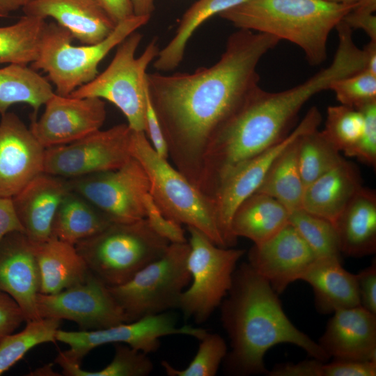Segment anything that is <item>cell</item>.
Instances as JSON below:
<instances>
[{"label":"cell","mask_w":376,"mask_h":376,"mask_svg":"<svg viewBox=\"0 0 376 376\" xmlns=\"http://www.w3.org/2000/svg\"><path fill=\"white\" fill-rule=\"evenodd\" d=\"M170 244L144 218L132 223H111L75 246L88 271L108 287H113L126 283L161 257Z\"/></svg>","instance_id":"cell-6"},{"label":"cell","mask_w":376,"mask_h":376,"mask_svg":"<svg viewBox=\"0 0 376 376\" xmlns=\"http://www.w3.org/2000/svg\"><path fill=\"white\" fill-rule=\"evenodd\" d=\"M36 304L40 318L71 320L81 331L102 329L128 322L108 286L90 272L84 282L59 292H39Z\"/></svg>","instance_id":"cell-14"},{"label":"cell","mask_w":376,"mask_h":376,"mask_svg":"<svg viewBox=\"0 0 376 376\" xmlns=\"http://www.w3.org/2000/svg\"><path fill=\"white\" fill-rule=\"evenodd\" d=\"M45 105L42 115L34 117L29 127L45 148L68 144L100 130L107 116L105 104L97 97L54 93Z\"/></svg>","instance_id":"cell-16"},{"label":"cell","mask_w":376,"mask_h":376,"mask_svg":"<svg viewBox=\"0 0 376 376\" xmlns=\"http://www.w3.org/2000/svg\"><path fill=\"white\" fill-rule=\"evenodd\" d=\"M115 345L112 361L100 370H85L81 364L69 360L61 352L54 361L61 368L63 375L68 376H146L152 372L153 363L148 354L125 344Z\"/></svg>","instance_id":"cell-35"},{"label":"cell","mask_w":376,"mask_h":376,"mask_svg":"<svg viewBox=\"0 0 376 376\" xmlns=\"http://www.w3.org/2000/svg\"><path fill=\"white\" fill-rule=\"evenodd\" d=\"M361 306L376 315V263L356 274Z\"/></svg>","instance_id":"cell-45"},{"label":"cell","mask_w":376,"mask_h":376,"mask_svg":"<svg viewBox=\"0 0 376 376\" xmlns=\"http://www.w3.org/2000/svg\"><path fill=\"white\" fill-rule=\"evenodd\" d=\"M70 190L68 179L43 173L12 198L24 233L32 244L52 237L56 212Z\"/></svg>","instance_id":"cell-21"},{"label":"cell","mask_w":376,"mask_h":376,"mask_svg":"<svg viewBox=\"0 0 376 376\" xmlns=\"http://www.w3.org/2000/svg\"><path fill=\"white\" fill-rule=\"evenodd\" d=\"M329 90L340 104L358 109L376 100V75L363 69L335 81Z\"/></svg>","instance_id":"cell-39"},{"label":"cell","mask_w":376,"mask_h":376,"mask_svg":"<svg viewBox=\"0 0 376 376\" xmlns=\"http://www.w3.org/2000/svg\"><path fill=\"white\" fill-rule=\"evenodd\" d=\"M206 332L204 329L190 325L178 327L175 315L164 312L98 330L64 331L58 329L56 339L69 346L68 350L62 352L63 355L81 364L89 352L106 344L123 343L148 354L159 348L162 337L182 334L200 340Z\"/></svg>","instance_id":"cell-13"},{"label":"cell","mask_w":376,"mask_h":376,"mask_svg":"<svg viewBox=\"0 0 376 376\" xmlns=\"http://www.w3.org/2000/svg\"><path fill=\"white\" fill-rule=\"evenodd\" d=\"M150 16L133 15L118 23L113 31L100 42L74 46L70 32L56 22L46 23L35 70H42L56 87L55 93L68 96L97 75L100 63L128 36L146 24Z\"/></svg>","instance_id":"cell-7"},{"label":"cell","mask_w":376,"mask_h":376,"mask_svg":"<svg viewBox=\"0 0 376 376\" xmlns=\"http://www.w3.org/2000/svg\"><path fill=\"white\" fill-rule=\"evenodd\" d=\"M246 0H198L182 15L173 38L159 50L153 67L166 72L175 69L182 62L188 41L195 31L207 19Z\"/></svg>","instance_id":"cell-30"},{"label":"cell","mask_w":376,"mask_h":376,"mask_svg":"<svg viewBox=\"0 0 376 376\" xmlns=\"http://www.w3.org/2000/svg\"><path fill=\"white\" fill-rule=\"evenodd\" d=\"M289 211L276 199L256 191L237 206L230 229L236 239L243 237L259 244L289 224Z\"/></svg>","instance_id":"cell-27"},{"label":"cell","mask_w":376,"mask_h":376,"mask_svg":"<svg viewBox=\"0 0 376 376\" xmlns=\"http://www.w3.org/2000/svg\"><path fill=\"white\" fill-rule=\"evenodd\" d=\"M363 127V116L360 110L340 104L327 110L324 133L344 154L358 141Z\"/></svg>","instance_id":"cell-38"},{"label":"cell","mask_w":376,"mask_h":376,"mask_svg":"<svg viewBox=\"0 0 376 376\" xmlns=\"http://www.w3.org/2000/svg\"><path fill=\"white\" fill-rule=\"evenodd\" d=\"M187 228L191 281L181 295L178 308L185 317L201 324L210 317L228 294L244 250L219 246L199 230L191 226Z\"/></svg>","instance_id":"cell-10"},{"label":"cell","mask_w":376,"mask_h":376,"mask_svg":"<svg viewBox=\"0 0 376 376\" xmlns=\"http://www.w3.org/2000/svg\"><path fill=\"white\" fill-rule=\"evenodd\" d=\"M146 134L150 139L152 148L162 157L168 159V146L160 126L158 118L150 102L147 92V104L146 112Z\"/></svg>","instance_id":"cell-47"},{"label":"cell","mask_w":376,"mask_h":376,"mask_svg":"<svg viewBox=\"0 0 376 376\" xmlns=\"http://www.w3.org/2000/svg\"><path fill=\"white\" fill-rule=\"evenodd\" d=\"M0 290L17 303L26 322L40 318L36 304L40 274L33 244L24 233H8L0 242Z\"/></svg>","instance_id":"cell-19"},{"label":"cell","mask_w":376,"mask_h":376,"mask_svg":"<svg viewBox=\"0 0 376 376\" xmlns=\"http://www.w3.org/2000/svg\"><path fill=\"white\" fill-rule=\"evenodd\" d=\"M133 130L120 124L68 144L45 149L44 173L72 179L115 170L132 157Z\"/></svg>","instance_id":"cell-11"},{"label":"cell","mask_w":376,"mask_h":376,"mask_svg":"<svg viewBox=\"0 0 376 376\" xmlns=\"http://www.w3.org/2000/svg\"><path fill=\"white\" fill-rule=\"evenodd\" d=\"M45 19L24 15L0 27V64L33 63L38 58Z\"/></svg>","instance_id":"cell-32"},{"label":"cell","mask_w":376,"mask_h":376,"mask_svg":"<svg viewBox=\"0 0 376 376\" xmlns=\"http://www.w3.org/2000/svg\"><path fill=\"white\" fill-rule=\"evenodd\" d=\"M111 223L88 201L70 189L56 212L52 236L75 245L100 233Z\"/></svg>","instance_id":"cell-28"},{"label":"cell","mask_w":376,"mask_h":376,"mask_svg":"<svg viewBox=\"0 0 376 376\" xmlns=\"http://www.w3.org/2000/svg\"><path fill=\"white\" fill-rule=\"evenodd\" d=\"M131 154L141 164L150 183V194L169 219L204 233L213 243L227 247L221 233L214 200L154 150L145 132H132Z\"/></svg>","instance_id":"cell-5"},{"label":"cell","mask_w":376,"mask_h":376,"mask_svg":"<svg viewBox=\"0 0 376 376\" xmlns=\"http://www.w3.org/2000/svg\"><path fill=\"white\" fill-rule=\"evenodd\" d=\"M318 343L335 360L376 361V315L361 306L338 309Z\"/></svg>","instance_id":"cell-20"},{"label":"cell","mask_w":376,"mask_h":376,"mask_svg":"<svg viewBox=\"0 0 376 376\" xmlns=\"http://www.w3.org/2000/svg\"><path fill=\"white\" fill-rule=\"evenodd\" d=\"M365 56V70L376 75V41L370 40L363 49Z\"/></svg>","instance_id":"cell-50"},{"label":"cell","mask_w":376,"mask_h":376,"mask_svg":"<svg viewBox=\"0 0 376 376\" xmlns=\"http://www.w3.org/2000/svg\"><path fill=\"white\" fill-rule=\"evenodd\" d=\"M189 252L188 242L171 243L161 257L128 281L108 287L128 322L178 308L181 295L191 281Z\"/></svg>","instance_id":"cell-9"},{"label":"cell","mask_w":376,"mask_h":376,"mask_svg":"<svg viewBox=\"0 0 376 376\" xmlns=\"http://www.w3.org/2000/svg\"><path fill=\"white\" fill-rule=\"evenodd\" d=\"M26 0H0V17L7 16L10 12L22 8Z\"/></svg>","instance_id":"cell-52"},{"label":"cell","mask_w":376,"mask_h":376,"mask_svg":"<svg viewBox=\"0 0 376 376\" xmlns=\"http://www.w3.org/2000/svg\"><path fill=\"white\" fill-rule=\"evenodd\" d=\"M289 223L309 246L316 258L341 259L338 235L332 222L299 208L290 212Z\"/></svg>","instance_id":"cell-36"},{"label":"cell","mask_w":376,"mask_h":376,"mask_svg":"<svg viewBox=\"0 0 376 376\" xmlns=\"http://www.w3.org/2000/svg\"><path fill=\"white\" fill-rule=\"evenodd\" d=\"M45 149L14 113L0 120V196L13 198L44 173Z\"/></svg>","instance_id":"cell-17"},{"label":"cell","mask_w":376,"mask_h":376,"mask_svg":"<svg viewBox=\"0 0 376 376\" xmlns=\"http://www.w3.org/2000/svg\"><path fill=\"white\" fill-rule=\"evenodd\" d=\"M362 187L357 167L343 159L332 169L305 187L301 208L334 224Z\"/></svg>","instance_id":"cell-24"},{"label":"cell","mask_w":376,"mask_h":376,"mask_svg":"<svg viewBox=\"0 0 376 376\" xmlns=\"http://www.w3.org/2000/svg\"><path fill=\"white\" fill-rule=\"evenodd\" d=\"M323 361L313 358L297 363H287L278 364L267 375L270 376H323Z\"/></svg>","instance_id":"cell-46"},{"label":"cell","mask_w":376,"mask_h":376,"mask_svg":"<svg viewBox=\"0 0 376 376\" xmlns=\"http://www.w3.org/2000/svg\"><path fill=\"white\" fill-rule=\"evenodd\" d=\"M278 295L249 263L236 267L231 287L219 306L222 325L230 341V350L224 360L228 373L267 374L265 354L280 343L297 345L323 361L329 359L318 343L292 323Z\"/></svg>","instance_id":"cell-3"},{"label":"cell","mask_w":376,"mask_h":376,"mask_svg":"<svg viewBox=\"0 0 376 376\" xmlns=\"http://www.w3.org/2000/svg\"><path fill=\"white\" fill-rule=\"evenodd\" d=\"M97 1L115 24L134 15L131 0H97Z\"/></svg>","instance_id":"cell-49"},{"label":"cell","mask_w":376,"mask_h":376,"mask_svg":"<svg viewBox=\"0 0 376 376\" xmlns=\"http://www.w3.org/2000/svg\"><path fill=\"white\" fill-rule=\"evenodd\" d=\"M22 8L26 15L54 18L84 45L101 42L116 26L97 0H26Z\"/></svg>","instance_id":"cell-22"},{"label":"cell","mask_w":376,"mask_h":376,"mask_svg":"<svg viewBox=\"0 0 376 376\" xmlns=\"http://www.w3.org/2000/svg\"><path fill=\"white\" fill-rule=\"evenodd\" d=\"M357 109L363 116L362 133L357 143L347 151V157L375 167L376 165V100L366 103Z\"/></svg>","instance_id":"cell-40"},{"label":"cell","mask_w":376,"mask_h":376,"mask_svg":"<svg viewBox=\"0 0 376 376\" xmlns=\"http://www.w3.org/2000/svg\"><path fill=\"white\" fill-rule=\"evenodd\" d=\"M299 138L274 159L256 191L276 199L289 212L301 208L304 191L297 164Z\"/></svg>","instance_id":"cell-31"},{"label":"cell","mask_w":376,"mask_h":376,"mask_svg":"<svg viewBox=\"0 0 376 376\" xmlns=\"http://www.w3.org/2000/svg\"><path fill=\"white\" fill-rule=\"evenodd\" d=\"M357 2L246 0L219 15L238 29L267 33L296 45L309 65L318 66L327 59L330 33Z\"/></svg>","instance_id":"cell-4"},{"label":"cell","mask_w":376,"mask_h":376,"mask_svg":"<svg viewBox=\"0 0 376 376\" xmlns=\"http://www.w3.org/2000/svg\"><path fill=\"white\" fill-rule=\"evenodd\" d=\"M315 258L309 246L289 223L267 241L254 244L249 252L248 263L279 295L297 281Z\"/></svg>","instance_id":"cell-18"},{"label":"cell","mask_w":376,"mask_h":376,"mask_svg":"<svg viewBox=\"0 0 376 376\" xmlns=\"http://www.w3.org/2000/svg\"><path fill=\"white\" fill-rule=\"evenodd\" d=\"M376 361L334 360L324 363L323 376H375Z\"/></svg>","instance_id":"cell-43"},{"label":"cell","mask_w":376,"mask_h":376,"mask_svg":"<svg viewBox=\"0 0 376 376\" xmlns=\"http://www.w3.org/2000/svg\"><path fill=\"white\" fill-rule=\"evenodd\" d=\"M376 0H359L343 19L350 28L365 31L370 40L376 41Z\"/></svg>","instance_id":"cell-42"},{"label":"cell","mask_w":376,"mask_h":376,"mask_svg":"<svg viewBox=\"0 0 376 376\" xmlns=\"http://www.w3.org/2000/svg\"><path fill=\"white\" fill-rule=\"evenodd\" d=\"M23 322L24 314L17 303L7 293L0 290V340L13 334Z\"/></svg>","instance_id":"cell-44"},{"label":"cell","mask_w":376,"mask_h":376,"mask_svg":"<svg viewBox=\"0 0 376 376\" xmlns=\"http://www.w3.org/2000/svg\"><path fill=\"white\" fill-rule=\"evenodd\" d=\"M70 188L88 201L112 223H132L146 217L144 197L149 178L141 164L132 157L115 169L68 179Z\"/></svg>","instance_id":"cell-12"},{"label":"cell","mask_w":376,"mask_h":376,"mask_svg":"<svg viewBox=\"0 0 376 376\" xmlns=\"http://www.w3.org/2000/svg\"><path fill=\"white\" fill-rule=\"evenodd\" d=\"M54 93L49 81L27 65L12 63L0 68L1 116L18 103L29 104L36 114Z\"/></svg>","instance_id":"cell-29"},{"label":"cell","mask_w":376,"mask_h":376,"mask_svg":"<svg viewBox=\"0 0 376 376\" xmlns=\"http://www.w3.org/2000/svg\"><path fill=\"white\" fill-rule=\"evenodd\" d=\"M24 233L12 198L0 196V242L8 233Z\"/></svg>","instance_id":"cell-48"},{"label":"cell","mask_w":376,"mask_h":376,"mask_svg":"<svg viewBox=\"0 0 376 376\" xmlns=\"http://www.w3.org/2000/svg\"><path fill=\"white\" fill-rule=\"evenodd\" d=\"M134 15L151 16L155 10V0H131Z\"/></svg>","instance_id":"cell-51"},{"label":"cell","mask_w":376,"mask_h":376,"mask_svg":"<svg viewBox=\"0 0 376 376\" xmlns=\"http://www.w3.org/2000/svg\"><path fill=\"white\" fill-rule=\"evenodd\" d=\"M142 37L136 31L128 36L117 46L116 54L104 71L69 95L104 99L122 111L132 130L145 132L146 70L159 49L156 38H153L143 53L136 57Z\"/></svg>","instance_id":"cell-8"},{"label":"cell","mask_w":376,"mask_h":376,"mask_svg":"<svg viewBox=\"0 0 376 376\" xmlns=\"http://www.w3.org/2000/svg\"><path fill=\"white\" fill-rule=\"evenodd\" d=\"M61 320L40 318L26 322L24 329L0 340V375L17 363L34 347L54 343Z\"/></svg>","instance_id":"cell-34"},{"label":"cell","mask_w":376,"mask_h":376,"mask_svg":"<svg viewBox=\"0 0 376 376\" xmlns=\"http://www.w3.org/2000/svg\"><path fill=\"white\" fill-rule=\"evenodd\" d=\"M197 352L189 365L177 369L167 361L162 366L169 376H214L224 360L228 347L224 339L218 334L207 331L199 340Z\"/></svg>","instance_id":"cell-37"},{"label":"cell","mask_w":376,"mask_h":376,"mask_svg":"<svg viewBox=\"0 0 376 376\" xmlns=\"http://www.w3.org/2000/svg\"><path fill=\"white\" fill-rule=\"evenodd\" d=\"M298 280L313 288L317 310L323 314L361 306L356 274L347 271L336 257L315 258Z\"/></svg>","instance_id":"cell-23"},{"label":"cell","mask_w":376,"mask_h":376,"mask_svg":"<svg viewBox=\"0 0 376 376\" xmlns=\"http://www.w3.org/2000/svg\"><path fill=\"white\" fill-rule=\"evenodd\" d=\"M281 40L238 29L210 67L192 73H147V92L164 135L173 166L198 185L212 137L258 86L257 67Z\"/></svg>","instance_id":"cell-1"},{"label":"cell","mask_w":376,"mask_h":376,"mask_svg":"<svg viewBox=\"0 0 376 376\" xmlns=\"http://www.w3.org/2000/svg\"><path fill=\"white\" fill-rule=\"evenodd\" d=\"M145 218L152 229L170 243L188 242L182 225L166 217L158 208L150 193L144 197Z\"/></svg>","instance_id":"cell-41"},{"label":"cell","mask_w":376,"mask_h":376,"mask_svg":"<svg viewBox=\"0 0 376 376\" xmlns=\"http://www.w3.org/2000/svg\"><path fill=\"white\" fill-rule=\"evenodd\" d=\"M334 226L341 253L363 257L376 251V194L361 187Z\"/></svg>","instance_id":"cell-25"},{"label":"cell","mask_w":376,"mask_h":376,"mask_svg":"<svg viewBox=\"0 0 376 376\" xmlns=\"http://www.w3.org/2000/svg\"><path fill=\"white\" fill-rule=\"evenodd\" d=\"M327 86L320 73L282 91L257 86L210 141L197 187L213 199L240 167L283 139L303 106Z\"/></svg>","instance_id":"cell-2"},{"label":"cell","mask_w":376,"mask_h":376,"mask_svg":"<svg viewBox=\"0 0 376 376\" xmlns=\"http://www.w3.org/2000/svg\"><path fill=\"white\" fill-rule=\"evenodd\" d=\"M330 2L336 3H343V4H348V3H353L359 1V0H326Z\"/></svg>","instance_id":"cell-53"},{"label":"cell","mask_w":376,"mask_h":376,"mask_svg":"<svg viewBox=\"0 0 376 376\" xmlns=\"http://www.w3.org/2000/svg\"><path fill=\"white\" fill-rule=\"evenodd\" d=\"M321 121L319 109L311 107L290 134L244 164L218 189L213 200L219 228L227 247L237 242L231 232L230 223L237 206L256 191L274 159L297 138L318 129Z\"/></svg>","instance_id":"cell-15"},{"label":"cell","mask_w":376,"mask_h":376,"mask_svg":"<svg viewBox=\"0 0 376 376\" xmlns=\"http://www.w3.org/2000/svg\"><path fill=\"white\" fill-rule=\"evenodd\" d=\"M33 248L40 274V293L55 294L86 279L89 271L74 244L52 236L33 244Z\"/></svg>","instance_id":"cell-26"},{"label":"cell","mask_w":376,"mask_h":376,"mask_svg":"<svg viewBox=\"0 0 376 376\" xmlns=\"http://www.w3.org/2000/svg\"><path fill=\"white\" fill-rule=\"evenodd\" d=\"M343 159L323 130L315 129L298 139L297 164L304 189Z\"/></svg>","instance_id":"cell-33"}]
</instances>
